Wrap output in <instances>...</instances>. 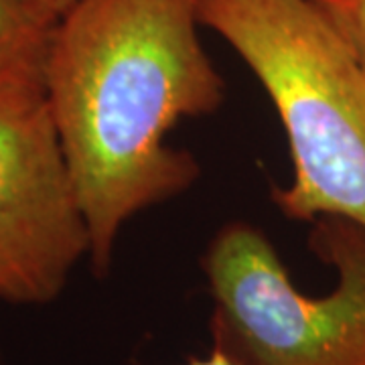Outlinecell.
Here are the masks:
<instances>
[{"label": "cell", "mask_w": 365, "mask_h": 365, "mask_svg": "<svg viewBox=\"0 0 365 365\" xmlns=\"http://www.w3.org/2000/svg\"><path fill=\"white\" fill-rule=\"evenodd\" d=\"M197 0H79L53 26L45 102L76 182L96 276L120 232L201 175L167 144L182 118L207 116L225 86L199 39Z\"/></svg>", "instance_id": "cell-1"}, {"label": "cell", "mask_w": 365, "mask_h": 365, "mask_svg": "<svg viewBox=\"0 0 365 365\" xmlns=\"http://www.w3.org/2000/svg\"><path fill=\"white\" fill-rule=\"evenodd\" d=\"M270 96L287 130L292 181L274 205L292 222L365 227V66L311 0H197Z\"/></svg>", "instance_id": "cell-2"}, {"label": "cell", "mask_w": 365, "mask_h": 365, "mask_svg": "<svg viewBox=\"0 0 365 365\" xmlns=\"http://www.w3.org/2000/svg\"><path fill=\"white\" fill-rule=\"evenodd\" d=\"M311 248L337 272L323 297L292 284L252 223L230 222L213 235L203 260L213 347L244 365H365V227L321 217Z\"/></svg>", "instance_id": "cell-3"}, {"label": "cell", "mask_w": 365, "mask_h": 365, "mask_svg": "<svg viewBox=\"0 0 365 365\" xmlns=\"http://www.w3.org/2000/svg\"><path fill=\"white\" fill-rule=\"evenodd\" d=\"M91 237L47 102L0 104V300L49 304Z\"/></svg>", "instance_id": "cell-4"}, {"label": "cell", "mask_w": 365, "mask_h": 365, "mask_svg": "<svg viewBox=\"0 0 365 365\" xmlns=\"http://www.w3.org/2000/svg\"><path fill=\"white\" fill-rule=\"evenodd\" d=\"M53 26L23 0H0V104L45 102V69Z\"/></svg>", "instance_id": "cell-5"}, {"label": "cell", "mask_w": 365, "mask_h": 365, "mask_svg": "<svg viewBox=\"0 0 365 365\" xmlns=\"http://www.w3.org/2000/svg\"><path fill=\"white\" fill-rule=\"evenodd\" d=\"M365 66V0H311Z\"/></svg>", "instance_id": "cell-6"}, {"label": "cell", "mask_w": 365, "mask_h": 365, "mask_svg": "<svg viewBox=\"0 0 365 365\" xmlns=\"http://www.w3.org/2000/svg\"><path fill=\"white\" fill-rule=\"evenodd\" d=\"M23 2L45 23L57 25V21L63 19L79 0H23Z\"/></svg>", "instance_id": "cell-7"}, {"label": "cell", "mask_w": 365, "mask_h": 365, "mask_svg": "<svg viewBox=\"0 0 365 365\" xmlns=\"http://www.w3.org/2000/svg\"><path fill=\"white\" fill-rule=\"evenodd\" d=\"M185 365H244V364H240L237 359H234L232 355H227L225 351H222L220 347H213L205 357H195V359H191L189 364H185Z\"/></svg>", "instance_id": "cell-8"}, {"label": "cell", "mask_w": 365, "mask_h": 365, "mask_svg": "<svg viewBox=\"0 0 365 365\" xmlns=\"http://www.w3.org/2000/svg\"><path fill=\"white\" fill-rule=\"evenodd\" d=\"M0 365H2V351H0Z\"/></svg>", "instance_id": "cell-9"}]
</instances>
